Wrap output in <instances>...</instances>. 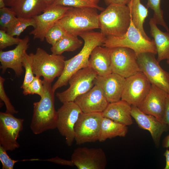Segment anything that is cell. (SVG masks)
I'll use <instances>...</instances> for the list:
<instances>
[{
	"mask_svg": "<svg viewBox=\"0 0 169 169\" xmlns=\"http://www.w3.org/2000/svg\"><path fill=\"white\" fill-rule=\"evenodd\" d=\"M83 40V46L77 55L65 61L64 71L52 86L55 92L58 88L67 85L70 77L83 68L89 67V59L93 49L96 46L103 45L106 36L101 32L89 31L79 35Z\"/></svg>",
	"mask_w": 169,
	"mask_h": 169,
	"instance_id": "cell-1",
	"label": "cell"
},
{
	"mask_svg": "<svg viewBox=\"0 0 169 169\" xmlns=\"http://www.w3.org/2000/svg\"><path fill=\"white\" fill-rule=\"evenodd\" d=\"M43 95L40 100L33 103L32 117L30 128L35 134L57 128V113L54 106V92L52 89L51 83L44 79Z\"/></svg>",
	"mask_w": 169,
	"mask_h": 169,
	"instance_id": "cell-2",
	"label": "cell"
},
{
	"mask_svg": "<svg viewBox=\"0 0 169 169\" xmlns=\"http://www.w3.org/2000/svg\"><path fill=\"white\" fill-rule=\"evenodd\" d=\"M97 9L90 7H71L56 23L67 33L76 36L100 28Z\"/></svg>",
	"mask_w": 169,
	"mask_h": 169,
	"instance_id": "cell-3",
	"label": "cell"
},
{
	"mask_svg": "<svg viewBox=\"0 0 169 169\" xmlns=\"http://www.w3.org/2000/svg\"><path fill=\"white\" fill-rule=\"evenodd\" d=\"M100 32L106 36L120 37L127 31L131 15L127 5L111 4L99 16Z\"/></svg>",
	"mask_w": 169,
	"mask_h": 169,
	"instance_id": "cell-4",
	"label": "cell"
},
{
	"mask_svg": "<svg viewBox=\"0 0 169 169\" xmlns=\"http://www.w3.org/2000/svg\"><path fill=\"white\" fill-rule=\"evenodd\" d=\"M103 45L108 48H127L133 50L137 56L144 53L157 54L153 39L149 40L146 39L134 25L131 20L128 29L124 35L120 37L106 36Z\"/></svg>",
	"mask_w": 169,
	"mask_h": 169,
	"instance_id": "cell-5",
	"label": "cell"
},
{
	"mask_svg": "<svg viewBox=\"0 0 169 169\" xmlns=\"http://www.w3.org/2000/svg\"><path fill=\"white\" fill-rule=\"evenodd\" d=\"M31 54L33 71L36 76H43L44 79L51 83L62 74L65 60L63 55L49 54L39 47L37 48L35 53Z\"/></svg>",
	"mask_w": 169,
	"mask_h": 169,
	"instance_id": "cell-6",
	"label": "cell"
},
{
	"mask_svg": "<svg viewBox=\"0 0 169 169\" xmlns=\"http://www.w3.org/2000/svg\"><path fill=\"white\" fill-rule=\"evenodd\" d=\"M97 76L96 72L90 67L80 69L69 79V88L62 92L57 93L56 96L63 104L74 101L78 96L94 86V81Z\"/></svg>",
	"mask_w": 169,
	"mask_h": 169,
	"instance_id": "cell-7",
	"label": "cell"
},
{
	"mask_svg": "<svg viewBox=\"0 0 169 169\" xmlns=\"http://www.w3.org/2000/svg\"><path fill=\"white\" fill-rule=\"evenodd\" d=\"M103 118L101 113L80 114L74 128L77 145L98 141Z\"/></svg>",
	"mask_w": 169,
	"mask_h": 169,
	"instance_id": "cell-8",
	"label": "cell"
},
{
	"mask_svg": "<svg viewBox=\"0 0 169 169\" xmlns=\"http://www.w3.org/2000/svg\"><path fill=\"white\" fill-rule=\"evenodd\" d=\"M154 55L144 53L137 56L140 71L145 74L151 84L169 94V73L161 67Z\"/></svg>",
	"mask_w": 169,
	"mask_h": 169,
	"instance_id": "cell-9",
	"label": "cell"
},
{
	"mask_svg": "<svg viewBox=\"0 0 169 169\" xmlns=\"http://www.w3.org/2000/svg\"><path fill=\"white\" fill-rule=\"evenodd\" d=\"M110 48L112 73L126 78L140 71L133 50L121 47Z\"/></svg>",
	"mask_w": 169,
	"mask_h": 169,
	"instance_id": "cell-10",
	"label": "cell"
},
{
	"mask_svg": "<svg viewBox=\"0 0 169 169\" xmlns=\"http://www.w3.org/2000/svg\"><path fill=\"white\" fill-rule=\"evenodd\" d=\"M82 112L74 101L64 103L57 111V128L64 136L65 143L70 146L74 140V128L79 116Z\"/></svg>",
	"mask_w": 169,
	"mask_h": 169,
	"instance_id": "cell-11",
	"label": "cell"
},
{
	"mask_svg": "<svg viewBox=\"0 0 169 169\" xmlns=\"http://www.w3.org/2000/svg\"><path fill=\"white\" fill-rule=\"evenodd\" d=\"M23 121L13 114L0 112V146L7 151H12L20 147L17 140L23 129Z\"/></svg>",
	"mask_w": 169,
	"mask_h": 169,
	"instance_id": "cell-12",
	"label": "cell"
},
{
	"mask_svg": "<svg viewBox=\"0 0 169 169\" xmlns=\"http://www.w3.org/2000/svg\"><path fill=\"white\" fill-rule=\"evenodd\" d=\"M151 85L145 74L139 71L126 78L121 100L138 107L148 94Z\"/></svg>",
	"mask_w": 169,
	"mask_h": 169,
	"instance_id": "cell-13",
	"label": "cell"
},
{
	"mask_svg": "<svg viewBox=\"0 0 169 169\" xmlns=\"http://www.w3.org/2000/svg\"><path fill=\"white\" fill-rule=\"evenodd\" d=\"M71 160L78 169H105L107 163L105 154L100 148L78 147Z\"/></svg>",
	"mask_w": 169,
	"mask_h": 169,
	"instance_id": "cell-14",
	"label": "cell"
},
{
	"mask_svg": "<svg viewBox=\"0 0 169 169\" xmlns=\"http://www.w3.org/2000/svg\"><path fill=\"white\" fill-rule=\"evenodd\" d=\"M71 7L52 4L48 6L42 13L33 17L36 26L29 34L33 35L34 39H38L43 41L48 31Z\"/></svg>",
	"mask_w": 169,
	"mask_h": 169,
	"instance_id": "cell-15",
	"label": "cell"
},
{
	"mask_svg": "<svg viewBox=\"0 0 169 169\" xmlns=\"http://www.w3.org/2000/svg\"><path fill=\"white\" fill-rule=\"evenodd\" d=\"M29 37L26 36L16 47L11 50L0 51V69L4 73L8 68H11L14 71L18 77L21 76L23 73V61L28 48Z\"/></svg>",
	"mask_w": 169,
	"mask_h": 169,
	"instance_id": "cell-16",
	"label": "cell"
},
{
	"mask_svg": "<svg viewBox=\"0 0 169 169\" xmlns=\"http://www.w3.org/2000/svg\"><path fill=\"white\" fill-rule=\"evenodd\" d=\"M131 115L140 128L150 132L155 145L158 147L162 135L169 129L168 126L154 116L144 113L136 106L131 105Z\"/></svg>",
	"mask_w": 169,
	"mask_h": 169,
	"instance_id": "cell-17",
	"label": "cell"
},
{
	"mask_svg": "<svg viewBox=\"0 0 169 169\" xmlns=\"http://www.w3.org/2000/svg\"><path fill=\"white\" fill-rule=\"evenodd\" d=\"M167 93L153 84L141 103L138 107L144 113L154 116L163 122Z\"/></svg>",
	"mask_w": 169,
	"mask_h": 169,
	"instance_id": "cell-18",
	"label": "cell"
},
{
	"mask_svg": "<svg viewBox=\"0 0 169 169\" xmlns=\"http://www.w3.org/2000/svg\"><path fill=\"white\" fill-rule=\"evenodd\" d=\"M125 81L126 78L112 73L105 76L98 75L94 84L101 89L110 103L121 100Z\"/></svg>",
	"mask_w": 169,
	"mask_h": 169,
	"instance_id": "cell-19",
	"label": "cell"
},
{
	"mask_svg": "<svg viewBox=\"0 0 169 169\" xmlns=\"http://www.w3.org/2000/svg\"><path fill=\"white\" fill-rule=\"evenodd\" d=\"M74 101L84 113H102L109 103L101 89L95 85L87 92L78 96Z\"/></svg>",
	"mask_w": 169,
	"mask_h": 169,
	"instance_id": "cell-20",
	"label": "cell"
},
{
	"mask_svg": "<svg viewBox=\"0 0 169 169\" xmlns=\"http://www.w3.org/2000/svg\"><path fill=\"white\" fill-rule=\"evenodd\" d=\"M131 105L123 100L110 103L102 113L103 116L126 126L131 125Z\"/></svg>",
	"mask_w": 169,
	"mask_h": 169,
	"instance_id": "cell-21",
	"label": "cell"
},
{
	"mask_svg": "<svg viewBox=\"0 0 169 169\" xmlns=\"http://www.w3.org/2000/svg\"><path fill=\"white\" fill-rule=\"evenodd\" d=\"M89 67L98 76H105L112 73L110 48L101 46L95 47L90 54Z\"/></svg>",
	"mask_w": 169,
	"mask_h": 169,
	"instance_id": "cell-22",
	"label": "cell"
},
{
	"mask_svg": "<svg viewBox=\"0 0 169 169\" xmlns=\"http://www.w3.org/2000/svg\"><path fill=\"white\" fill-rule=\"evenodd\" d=\"M48 6L44 0H17L10 8L17 17L31 18L43 12Z\"/></svg>",
	"mask_w": 169,
	"mask_h": 169,
	"instance_id": "cell-23",
	"label": "cell"
},
{
	"mask_svg": "<svg viewBox=\"0 0 169 169\" xmlns=\"http://www.w3.org/2000/svg\"><path fill=\"white\" fill-rule=\"evenodd\" d=\"M149 24L150 33L153 38L156 49L157 61L160 63L164 60H169V32H163L161 30L152 18H150Z\"/></svg>",
	"mask_w": 169,
	"mask_h": 169,
	"instance_id": "cell-24",
	"label": "cell"
},
{
	"mask_svg": "<svg viewBox=\"0 0 169 169\" xmlns=\"http://www.w3.org/2000/svg\"><path fill=\"white\" fill-rule=\"evenodd\" d=\"M131 15V20L134 25L146 39L151 40L145 33L143 24L148 16V8L141 3L140 0H131L127 5Z\"/></svg>",
	"mask_w": 169,
	"mask_h": 169,
	"instance_id": "cell-25",
	"label": "cell"
},
{
	"mask_svg": "<svg viewBox=\"0 0 169 169\" xmlns=\"http://www.w3.org/2000/svg\"><path fill=\"white\" fill-rule=\"evenodd\" d=\"M128 131L127 126L103 117L98 141L103 142L117 136L124 137Z\"/></svg>",
	"mask_w": 169,
	"mask_h": 169,
	"instance_id": "cell-26",
	"label": "cell"
},
{
	"mask_svg": "<svg viewBox=\"0 0 169 169\" xmlns=\"http://www.w3.org/2000/svg\"><path fill=\"white\" fill-rule=\"evenodd\" d=\"M83 44L77 36L67 33L61 39L52 45V54L61 55L65 52H73L79 48Z\"/></svg>",
	"mask_w": 169,
	"mask_h": 169,
	"instance_id": "cell-27",
	"label": "cell"
},
{
	"mask_svg": "<svg viewBox=\"0 0 169 169\" xmlns=\"http://www.w3.org/2000/svg\"><path fill=\"white\" fill-rule=\"evenodd\" d=\"M36 26L35 22L33 18H25L17 17L13 23L7 29L6 32L14 36H19L28 27Z\"/></svg>",
	"mask_w": 169,
	"mask_h": 169,
	"instance_id": "cell-28",
	"label": "cell"
},
{
	"mask_svg": "<svg viewBox=\"0 0 169 169\" xmlns=\"http://www.w3.org/2000/svg\"><path fill=\"white\" fill-rule=\"evenodd\" d=\"M52 4L73 8L90 7L102 11L105 9L88 0H54Z\"/></svg>",
	"mask_w": 169,
	"mask_h": 169,
	"instance_id": "cell-29",
	"label": "cell"
},
{
	"mask_svg": "<svg viewBox=\"0 0 169 169\" xmlns=\"http://www.w3.org/2000/svg\"><path fill=\"white\" fill-rule=\"evenodd\" d=\"M161 0H147L146 6L154 11L152 18L157 25L163 26L166 30L169 28L164 19L163 12L161 7Z\"/></svg>",
	"mask_w": 169,
	"mask_h": 169,
	"instance_id": "cell-30",
	"label": "cell"
},
{
	"mask_svg": "<svg viewBox=\"0 0 169 169\" xmlns=\"http://www.w3.org/2000/svg\"><path fill=\"white\" fill-rule=\"evenodd\" d=\"M67 33L61 25L55 23L48 31L45 34V39L49 44L52 46L61 39Z\"/></svg>",
	"mask_w": 169,
	"mask_h": 169,
	"instance_id": "cell-31",
	"label": "cell"
},
{
	"mask_svg": "<svg viewBox=\"0 0 169 169\" xmlns=\"http://www.w3.org/2000/svg\"><path fill=\"white\" fill-rule=\"evenodd\" d=\"M23 67L25 69L24 78L21 88L25 89L33 80L34 76L32 67V58L31 54L26 53L23 61Z\"/></svg>",
	"mask_w": 169,
	"mask_h": 169,
	"instance_id": "cell-32",
	"label": "cell"
},
{
	"mask_svg": "<svg viewBox=\"0 0 169 169\" xmlns=\"http://www.w3.org/2000/svg\"><path fill=\"white\" fill-rule=\"evenodd\" d=\"M15 13L6 6L0 8V29L6 31L17 18Z\"/></svg>",
	"mask_w": 169,
	"mask_h": 169,
	"instance_id": "cell-33",
	"label": "cell"
},
{
	"mask_svg": "<svg viewBox=\"0 0 169 169\" xmlns=\"http://www.w3.org/2000/svg\"><path fill=\"white\" fill-rule=\"evenodd\" d=\"M44 93L43 80L40 77L35 76L32 82L25 89L23 90V94L24 95L37 94L41 97Z\"/></svg>",
	"mask_w": 169,
	"mask_h": 169,
	"instance_id": "cell-34",
	"label": "cell"
},
{
	"mask_svg": "<svg viewBox=\"0 0 169 169\" xmlns=\"http://www.w3.org/2000/svg\"><path fill=\"white\" fill-rule=\"evenodd\" d=\"M22 40V39L15 38L9 34L5 30H0V50L13 45H17Z\"/></svg>",
	"mask_w": 169,
	"mask_h": 169,
	"instance_id": "cell-35",
	"label": "cell"
},
{
	"mask_svg": "<svg viewBox=\"0 0 169 169\" xmlns=\"http://www.w3.org/2000/svg\"><path fill=\"white\" fill-rule=\"evenodd\" d=\"M5 79L0 76V98L3 101L6 107V112L12 114L18 113L10 101V100L6 95L4 87V83Z\"/></svg>",
	"mask_w": 169,
	"mask_h": 169,
	"instance_id": "cell-36",
	"label": "cell"
},
{
	"mask_svg": "<svg viewBox=\"0 0 169 169\" xmlns=\"http://www.w3.org/2000/svg\"><path fill=\"white\" fill-rule=\"evenodd\" d=\"M0 161L2 164L3 169H13L15 164L18 160L12 159L8 155L7 151L0 146Z\"/></svg>",
	"mask_w": 169,
	"mask_h": 169,
	"instance_id": "cell-37",
	"label": "cell"
},
{
	"mask_svg": "<svg viewBox=\"0 0 169 169\" xmlns=\"http://www.w3.org/2000/svg\"><path fill=\"white\" fill-rule=\"evenodd\" d=\"M43 161H50L61 165L68 166H74L73 162L71 160H65L59 157L58 156L46 160H44Z\"/></svg>",
	"mask_w": 169,
	"mask_h": 169,
	"instance_id": "cell-38",
	"label": "cell"
},
{
	"mask_svg": "<svg viewBox=\"0 0 169 169\" xmlns=\"http://www.w3.org/2000/svg\"><path fill=\"white\" fill-rule=\"evenodd\" d=\"M163 122L166 124L169 128V94H167L166 101L165 109Z\"/></svg>",
	"mask_w": 169,
	"mask_h": 169,
	"instance_id": "cell-39",
	"label": "cell"
},
{
	"mask_svg": "<svg viewBox=\"0 0 169 169\" xmlns=\"http://www.w3.org/2000/svg\"><path fill=\"white\" fill-rule=\"evenodd\" d=\"M131 0H104L108 6L111 4L127 5Z\"/></svg>",
	"mask_w": 169,
	"mask_h": 169,
	"instance_id": "cell-40",
	"label": "cell"
},
{
	"mask_svg": "<svg viewBox=\"0 0 169 169\" xmlns=\"http://www.w3.org/2000/svg\"><path fill=\"white\" fill-rule=\"evenodd\" d=\"M166 158V164L164 169H169V150H167L164 154Z\"/></svg>",
	"mask_w": 169,
	"mask_h": 169,
	"instance_id": "cell-41",
	"label": "cell"
},
{
	"mask_svg": "<svg viewBox=\"0 0 169 169\" xmlns=\"http://www.w3.org/2000/svg\"><path fill=\"white\" fill-rule=\"evenodd\" d=\"M162 146L163 147H169V135L166 136L162 142Z\"/></svg>",
	"mask_w": 169,
	"mask_h": 169,
	"instance_id": "cell-42",
	"label": "cell"
},
{
	"mask_svg": "<svg viewBox=\"0 0 169 169\" xmlns=\"http://www.w3.org/2000/svg\"><path fill=\"white\" fill-rule=\"evenodd\" d=\"M6 7H10L17 0H3Z\"/></svg>",
	"mask_w": 169,
	"mask_h": 169,
	"instance_id": "cell-43",
	"label": "cell"
},
{
	"mask_svg": "<svg viewBox=\"0 0 169 169\" xmlns=\"http://www.w3.org/2000/svg\"><path fill=\"white\" fill-rule=\"evenodd\" d=\"M6 7L3 0H0V8Z\"/></svg>",
	"mask_w": 169,
	"mask_h": 169,
	"instance_id": "cell-44",
	"label": "cell"
},
{
	"mask_svg": "<svg viewBox=\"0 0 169 169\" xmlns=\"http://www.w3.org/2000/svg\"><path fill=\"white\" fill-rule=\"evenodd\" d=\"M46 3L49 6L52 4L54 0H44Z\"/></svg>",
	"mask_w": 169,
	"mask_h": 169,
	"instance_id": "cell-45",
	"label": "cell"
},
{
	"mask_svg": "<svg viewBox=\"0 0 169 169\" xmlns=\"http://www.w3.org/2000/svg\"><path fill=\"white\" fill-rule=\"evenodd\" d=\"M90 2L94 3L95 4H97L100 1V0H88Z\"/></svg>",
	"mask_w": 169,
	"mask_h": 169,
	"instance_id": "cell-46",
	"label": "cell"
},
{
	"mask_svg": "<svg viewBox=\"0 0 169 169\" xmlns=\"http://www.w3.org/2000/svg\"><path fill=\"white\" fill-rule=\"evenodd\" d=\"M166 62L167 64H169V60H167Z\"/></svg>",
	"mask_w": 169,
	"mask_h": 169,
	"instance_id": "cell-47",
	"label": "cell"
}]
</instances>
